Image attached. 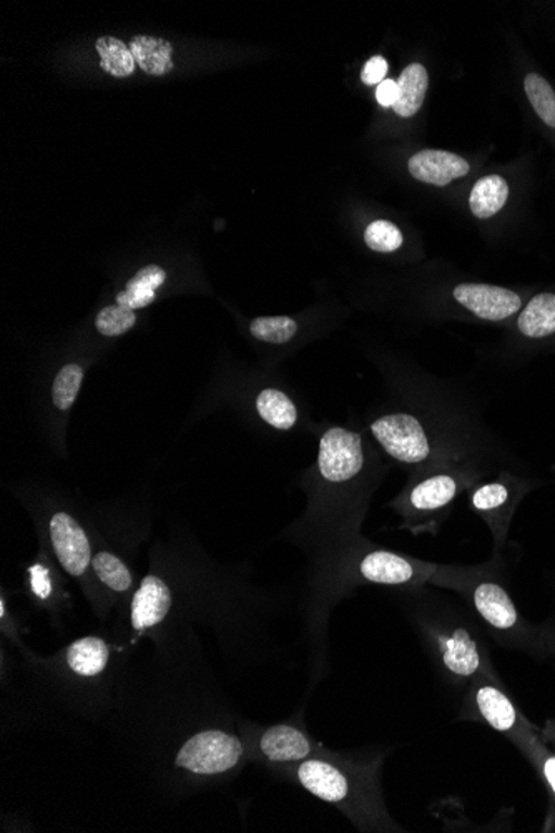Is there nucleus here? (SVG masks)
Returning a JSON list of instances; mask_svg holds the SVG:
<instances>
[{"mask_svg":"<svg viewBox=\"0 0 555 833\" xmlns=\"http://www.w3.org/2000/svg\"><path fill=\"white\" fill-rule=\"evenodd\" d=\"M280 770L319 800L338 807L360 829L400 830L386 812L378 785V766L348 762L331 753Z\"/></svg>","mask_w":555,"mask_h":833,"instance_id":"1","label":"nucleus"},{"mask_svg":"<svg viewBox=\"0 0 555 833\" xmlns=\"http://www.w3.org/2000/svg\"><path fill=\"white\" fill-rule=\"evenodd\" d=\"M247 745L238 735L222 729H203L184 742L175 767L193 778H222L240 769Z\"/></svg>","mask_w":555,"mask_h":833,"instance_id":"2","label":"nucleus"},{"mask_svg":"<svg viewBox=\"0 0 555 833\" xmlns=\"http://www.w3.org/2000/svg\"><path fill=\"white\" fill-rule=\"evenodd\" d=\"M469 703L478 721L484 722L499 734L506 735L519 749L522 742L532 734L534 728L520 712L519 707L507 696L494 679H472Z\"/></svg>","mask_w":555,"mask_h":833,"instance_id":"3","label":"nucleus"},{"mask_svg":"<svg viewBox=\"0 0 555 833\" xmlns=\"http://www.w3.org/2000/svg\"><path fill=\"white\" fill-rule=\"evenodd\" d=\"M256 759L268 766H297L313 757L329 756V750L323 749L318 742L304 729L293 724H276L258 732L253 745Z\"/></svg>","mask_w":555,"mask_h":833,"instance_id":"4","label":"nucleus"},{"mask_svg":"<svg viewBox=\"0 0 555 833\" xmlns=\"http://www.w3.org/2000/svg\"><path fill=\"white\" fill-rule=\"evenodd\" d=\"M432 641L438 649L442 668L451 675L459 679L484 677L497 681L492 671L488 654L482 649L478 637L467 629H450V631H431ZM499 682V681H497Z\"/></svg>","mask_w":555,"mask_h":833,"instance_id":"5","label":"nucleus"},{"mask_svg":"<svg viewBox=\"0 0 555 833\" xmlns=\"http://www.w3.org/2000/svg\"><path fill=\"white\" fill-rule=\"evenodd\" d=\"M371 433L391 458L404 464L425 463L431 456V443L425 427L411 414L398 413L378 418Z\"/></svg>","mask_w":555,"mask_h":833,"instance_id":"6","label":"nucleus"},{"mask_svg":"<svg viewBox=\"0 0 555 833\" xmlns=\"http://www.w3.org/2000/svg\"><path fill=\"white\" fill-rule=\"evenodd\" d=\"M365 467L360 435L344 427H331L319 442L318 470L328 483H346Z\"/></svg>","mask_w":555,"mask_h":833,"instance_id":"7","label":"nucleus"},{"mask_svg":"<svg viewBox=\"0 0 555 833\" xmlns=\"http://www.w3.org/2000/svg\"><path fill=\"white\" fill-rule=\"evenodd\" d=\"M50 540L62 568L72 577H81L92 564V548L86 531L68 512L59 511L49 524Z\"/></svg>","mask_w":555,"mask_h":833,"instance_id":"8","label":"nucleus"},{"mask_svg":"<svg viewBox=\"0 0 555 833\" xmlns=\"http://www.w3.org/2000/svg\"><path fill=\"white\" fill-rule=\"evenodd\" d=\"M454 300L485 322H504L522 310V298L503 286L463 283L453 291Z\"/></svg>","mask_w":555,"mask_h":833,"instance_id":"9","label":"nucleus"},{"mask_svg":"<svg viewBox=\"0 0 555 833\" xmlns=\"http://www.w3.org/2000/svg\"><path fill=\"white\" fill-rule=\"evenodd\" d=\"M472 606L482 621L504 634H522V619L507 590L495 581H479L472 589Z\"/></svg>","mask_w":555,"mask_h":833,"instance_id":"10","label":"nucleus"},{"mask_svg":"<svg viewBox=\"0 0 555 833\" xmlns=\"http://www.w3.org/2000/svg\"><path fill=\"white\" fill-rule=\"evenodd\" d=\"M172 608V590L162 577L147 576L131 599L130 624L135 637L156 627Z\"/></svg>","mask_w":555,"mask_h":833,"instance_id":"11","label":"nucleus"},{"mask_svg":"<svg viewBox=\"0 0 555 833\" xmlns=\"http://www.w3.org/2000/svg\"><path fill=\"white\" fill-rule=\"evenodd\" d=\"M407 166L416 181L436 185V187L450 185L456 178L469 174L470 169L463 157L444 152V150H422L411 157Z\"/></svg>","mask_w":555,"mask_h":833,"instance_id":"12","label":"nucleus"},{"mask_svg":"<svg viewBox=\"0 0 555 833\" xmlns=\"http://www.w3.org/2000/svg\"><path fill=\"white\" fill-rule=\"evenodd\" d=\"M363 580L386 586H403L418 580V569L409 559L388 551L369 552L360 562Z\"/></svg>","mask_w":555,"mask_h":833,"instance_id":"13","label":"nucleus"},{"mask_svg":"<svg viewBox=\"0 0 555 833\" xmlns=\"http://www.w3.org/2000/svg\"><path fill=\"white\" fill-rule=\"evenodd\" d=\"M459 492V481L453 474L439 473L425 477L411 487L407 505L411 511L432 512L446 508Z\"/></svg>","mask_w":555,"mask_h":833,"instance_id":"14","label":"nucleus"},{"mask_svg":"<svg viewBox=\"0 0 555 833\" xmlns=\"http://www.w3.org/2000/svg\"><path fill=\"white\" fill-rule=\"evenodd\" d=\"M109 659V644L102 637H81L74 641L65 650V662L78 677H99L105 672Z\"/></svg>","mask_w":555,"mask_h":833,"instance_id":"15","label":"nucleus"},{"mask_svg":"<svg viewBox=\"0 0 555 833\" xmlns=\"http://www.w3.org/2000/svg\"><path fill=\"white\" fill-rule=\"evenodd\" d=\"M517 330L529 339L555 335V294H539L519 311Z\"/></svg>","mask_w":555,"mask_h":833,"instance_id":"16","label":"nucleus"},{"mask_svg":"<svg viewBox=\"0 0 555 833\" xmlns=\"http://www.w3.org/2000/svg\"><path fill=\"white\" fill-rule=\"evenodd\" d=\"M166 272L162 266L149 265L138 270L134 278L128 279L125 290L117 295V304L138 310L155 301L156 290L165 283Z\"/></svg>","mask_w":555,"mask_h":833,"instance_id":"17","label":"nucleus"},{"mask_svg":"<svg viewBox=\"0 0 555 833\" xmlns=\"http://www.w3.org/2000/svg\"><path fill=\"white\" fill-rule=\"evenodd\" d=\"M396 84L398 99L393 110L401 117H413L425 102L429 85L428 72L421 64H411L409 67L404 69Z\"/></svg>","mask_w":555,"mask_h":833,"instance_id":"18","label":"nucleus"},{"mask_svg":"<svg viewBox=\"0 0 555 833\" xmlns=\"http://www.w3.org/2000/svg\"><path fill=\"white\" fill-rule=\"evenodd\" d=\"M517 495H514L513 486L506 481H492L482 484L472 493L470 505L476 511L494 520L506 521L516 505Z\"/></svg>","mask_w":555,"mask_h":833,"instance_id":"19","label":"nucleus"},{"mask_svg":"<svg viewBox=\"0 0 555 833\" xmlns=\"http://www.w3.org/2000/svg\"><path fill=\"white\" fill-rule=\"evenodd\" d=\"M131 55L146 74L165 75L174 69V47L160 37L138 36L130 42Z\"/></svg>","mask_w":555,"mask_h":833,"instance_id":"20","label":"nucleus"},{"mask_svg":"<svg viewBox=\"0 0 555 833\" xmlns=\"http://www.w3.org/2000/svg\"><path fill=\"white\" fill-rule=\"evenodd\" d=\"M509 198V185L501 175H488L481 178L470 191V212L476 219H491L501 212Z\"/></svg>","mask_w":555,"mask_h":833,"instance_id":"21","label":"nucleus"},{"mask_svg":"<svg viewBox=\"0 0 555 833\" xmlns=\"http://www.w3.org/2000/svg\"><path fill=\"white\" fill-rule=\"evenodd\" d=\"M256 410L263 421L275 430H291L298 421V410L293 401L278 389H263L256 398Z\"/></svg>","mask_w":555,"mask_h":833,"instance_id":"22","label":"nucleus"},{"mask_svg":"<svg viewBox=\"0 0 555 833\" xmlns=\"http://www.w3.org/2000/svg\"><path fill=\"white\" fill-rule=\"evenodd\" d=\"M96 47L100 55V67L106 74L114 77H130L134 74L137 62L127 43L115 37H100Z\"/></svg>","mask_w":555,"mask_h":833,"instance_id":"23","label":"nucleus"},{"mask_svg":"<svg viewBox=\"0 0 555 833\" xmlns=\"http://www.w3.org/2000/svg\"><path fill=\"white\" fill-rule=\"evenodd\" d=\"M92 569L97 580L117 594L127 593L131 587V572L118 556L100 551L93 556Z\"/></svg>","mask_w":555,"mask_h":833,"instance_id":"24","label":"nucleus"},{"mask_svg":"<svg viewBox=\"0 0 555 833\" xmlns=\"http://www.w3.org/2000/svg\"><path fill=\"white\" fill-rule=\"evenodd\" d=\"M519 750L532 763V767L538 770L542 782L547 785L555 804V753L548 749L547 745L542 742V738L535 732H532L522 742Z\"/></svg>","mask_w":555,"mask_h":833,"instance_id":"25","label":"nucleus"},{"mask_svg":"<svg viewBox=\"0 0 555 833\" xmlns=\"http://www.w3.org/2000/svg\"><path fill=\"white\" fill-rule=\"evenodd\" d=\"M524 90L539 119L548 127L555 128V92L552 85L542 75L527 74L524 78Z\"/></svg>","mask_w":555,"mask_h":833,"instance_id":"26","label":"nucleus"},{"mask_svg":"<svg viewBox=\"0 0 555 833\" xmlns=\"http://www.w3.org/2000/svg\"><path fill=\"white\" fill-rule=\"evenodd\" d=\"M250 332L260 341L283 345L297 335L298 325L290 316H260L250 323Z\"/></svg>","mask_w":555,"mask_h":833,"instance_id":"27","label":"nucleus"},{"mask_svg":"<svg viewBox=\"0 0 555 833\" xmlns=\"http://www.w3.org/2000/svg\"><path fill=\"white\" fill-rule=\"evenodd\" d=\"M84 382V370L78 364H67L59 371L52 386L53 405L61 411L74 407Z\"/></svg>","mask_w":555,"mask_h":833,"instance_id":"28","label":"nucleus"},{"mask_svg":"<svg viewBox=\"0 0 555 833\" xmlns=\"http://www.w3.org/2000/svg\"><path fill=\"white\" fill-rule=\"evenodd\" d=\"M135 322H137L135 310L122 307V304H112V307H106L99 311L96 326L100 335L112 338V336H121L124 333L130 332L134 328Z\"/></svg>","mask_w":555,"mask_h":833,"instance_id":"29","label":"nucleus"},{"mask_svg":"<svg viewBox=\"0 0 555 833\" xmlns=\"http://www.w3.org/2000/svg\"><path fill=\"white\" fill-rule=\"evenodd\" d=\"M403 240L401 229L388 220H376L365 232L366 245L379 253L396 251L403 245Z\"/></svg>","mask_w":555,"mask_h":833,"instance_id":"30","label":"nucleus"},{"mask_svg":"<svg viewBox=\"0 0 555 833\" xmlns=\"http://www.w3.org/2000/svg\"><path fill=\"white\" fill-rule=\"evenodd\" d=\"M386 74H388V62L382 57H373L361 72V80L366 85H379L386 80Z\"/></svg>","mask_w":555,"mask_h":833,"instance_id":"31","label":"nucleus"},{"mask_svg":"<svg viewBox=\"0 0 555 833\" xmlns=\"http://www.w3.org/2000/svg\"><path fill=\"white\" fill-rule=\"evenodd\" d=\"M396 82L390 80V78H386V80H382L381 84L378 85V89H376V100H378L379 105L391 107V109H393L394 103H396Z\"/></svg>","mask_w":555,"mask_h":833,"instance_id":"32","label":"nucleus"},{"mask_svg":"<svg viewBox=\"0 0 555 833\" xmlns=\"http://www.w3.org/2000/svg\"><path fill=\"white\" fill-rule=\"evenodd\" d=\"M30 574H33L34 593H36L39 599L46 600L50 596V590H52L46 569L36 565V568L30 569Z\"/></svg>","mask_w":555,"mask_h":833,"instance_id":"33","label":"nucleus"},{"mask_svg":"<svg viewBox=\"0 0 555 833\" xmlns=\"http://www.w3.org/2000/svg\"><path fill=\"white\" fill-rule=\"evenodd\" d=\"M554 744H555V732H554Z\"/></svg>","mask_w":555,"mask_h":833,"instance_id":"34","label":"nucleus"}]
</instances>
